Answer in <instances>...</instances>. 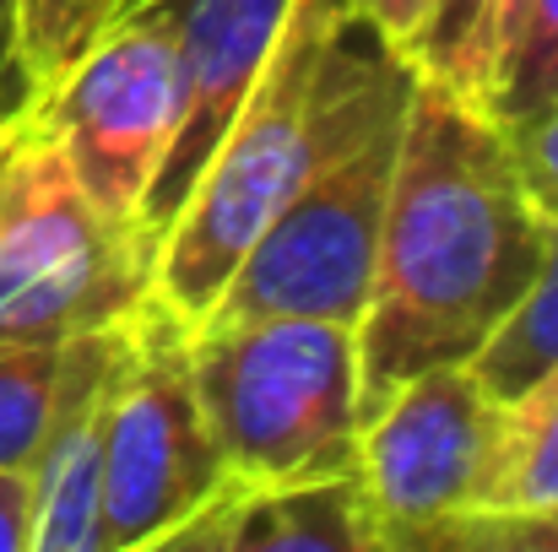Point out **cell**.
Listing matches in <instances>:
<instances>
[{"label": "cell", "instance_id": "obj_5", "mask_svg": "<svg viewBox=\"0 0 558 552\" xmlns=\"http://www.w3.org/2000/svg\"><path fill=\"white\" fill-rule=\"evenodd\" d=\"M222 455L190 384V326L147 287L120 315L104 439H98V552L158 548L222 488Z\"/></svg>", "mask_w": 558, "mask_h": 552}, {"label": "cell", "instance_id": "obj_17", "mask_svg": "<svg viewBox=\"0 0 558 552\" xmlns=\"http://www.w3.org/2000/svg\"><path fill=\"white\" fill-rule=\"evenodd\" d=\"M499 131H505L510 158H515L526 200L537 206V217L548 228H558V98H548L543 109H532V114H521Z\"/></svg>", "mask_w": 558, "mask_h": 552}, {"label": "cell", "instance_id": "obj_9", "mask_svg": "<svg viewBox=\"0 0 558 552\" xmlns=\"http://www.w3.org/2000/svg\"><path fill=\"white\" fill-rule=\"evenodd\" d=\"M293 0H169L174 38H180V125L174 147L158 169L147 195L142 228L158 244L163 222L180 211L185 189L206 169L222 125L233 120L239 98L250 93L255 71L271 54V38L282 27Z\"/></svg>", "mask_w": 558, "mask_h": 552}, {"label": "cell", "instance_id": "obj_4", "mask_svg": "<svg viewBox=\"0 0 558 552\" xmlns=\"http://www.w3.org/2000/svg\"><path fill=\"white\" fill-rule=\"evenodd\" d=\"M153 287V249L109 222L33 103L0 114V342H71Z\"/></svg>", "mask_w": 558, "mask_h": 552}, {"label": "cell", "instance_id": "obj_22", "mask_svg": "<svg viewBox=\"0 0 558 552\" xmlns=\"http://www.w3.org/2000/svg\"><path fill=\"white\" fill-rule=\"evenodd\" d=\"M114 5H125V0H114Z\"/></svg>", "mask_w": 558, "mask_h": 552}, {"label": "cell", "instance_id": "obj_15", "mask_svg": "<svg viewBox=\"0 0 558 552\" xmlns=\"http://www.w3.org/2000/svg\"><path fill=\"white\" fill-rule=\"evenodd\" d=\"M548 98H558V0H532L510 49L494 65L483 114L494 125H510V120L543 109Z\"/></svg>", "mask_w": 558, "mask_h": 552}, {"label": "cell", "instance_id": "obj_8", "mask_svg": "<svg viewBox=\"0 0 558 552\" xmlns=\"http://www.w3.org/2000/svg\"><path fill=\"white\" fill-rule=\"evenodd\" d=\"M494 395L466 364L417 368L359 417V510L369 552H439L472 510Z\"/></svg>", "mask_w": 558, "mask_h": 552}, {"label": "cell", "instance_id": "obj_12", "mask_svg": "<svg viewBox=\"0 0 558 552\" xmlns=\"http://www.w3.org/2000/svg\"><path fill=\"white\" fill-rule=\"evenodd\" d=\"M158 548L185 552H369L359 482L310 477V482H233L180 520Z\"/></svg>", "mask_w": 558, "mask_h": 552}, {"label": "cell", "instance_id": "obj_3", "mask_svg": "<svg viewBox=\"0 0 558 552\" xmlns=\"http://www.w3.org/2000/svg\"><path fill=\"white\" fill-rule=\"evenodd\" d=\"M190 384L233 482L353 477L359 336L348 320H206L190 331Z\"/></svg>", "mask_w": 558, "mask_h": 552}, {"label": "cell", "instance_id": "obj_1", "mask_svg": "<svg viewBox=\"0 0 558 552\" xmlns=\"http://www.w3.org/2000/svg\"><path fill=\"white\" fill-rule=\"evenodd\" d=\"M548 222L505 131L417 76L379 222L359 336V417L417 368L466 364L532 282Z\"/></svg>", "mask_w": 558, "mask_h": 552}, {"label": "cell", "instance_id": "obj_6", "mask_svg": "<svg viewBox=\"0 0 558 552\" xmlns=\"http://www.w3.org/2000/svg\"><path fill=\"white\" fill-rule=\"evenodd\" d=\"M54 131L87 200L147 249V195L180 125V38L169 0H125L87 49L27 98Z\"/></svg>", "mask_w": 558, "mask_h": 552}, {"label": "cell", "instance_id": "obj_19", "mask_svg": "<svg viewBox=\"0 0 558 552\" xmlns=\"http://www.w3.org/2000/svg\"><path fill=\"white\" fill-rule=\"evenodd\" d=\"M359 16H369L379 27V38L390 49H401L412 60V44H417V22H423V0H348Z\"/></svg>", "mask_w": 558, "mask_h": 552}, {"label": "cell", "instance_id": "obj_18", "mask_svg": "<svg viewBox=\"0 0 558 552\" xmlns=\"http://www.w3.org/2000/svg\"><path fill=\"white\" fill-rule=\"evenodd\" d=\"M33 542V477L27 466H0V552H27Z\"/></svg>", "mask_w": 558, "mask_h": 552}, {"label": "cell", "instance_id": "obj_20", "mask_svg": "<svg viewBox=\"0 0 558 552\" xmlns=\"http://www.w3.org/2000/svg\"><path fill=\"white\" fill-rule=\"evenodd\" d=\"M22 103H27V82L16 60V0H0V109H22Z\"/></svg>", "mask_w": 558, "mask_h": 552}, {"label": "cell", "instance_id": "obj_16", "mask_svg": "<svg viewBox=\"0 0 558 552\" xmlns=\"http://www.w3.org/2000/svg\"><path fill=\"white\" fill-rule=\"evenodd\" d=\"M109 16L114 0H16V60H22L27 98L49 87Z\"/></svg>", "mask_w": 558, "mask_h": 552}, {"label": "cell", "instance_id": "obj_2", "mask_svg": "<svg viewBox=\"0 0 558 552\" xmlns=\"http://www.w3.org/2000/svg\"><path fill=\"white\" fill-rule=\"evenodd\" d=\"M412 87L417 65L348 0H293L266 65L153 244V298L195 331L304 174L342 136L407 103Z\"/></svg>", "mask_w": 558, "mask_h": 552}, {"label": "cell", "instance_id": "obj_14", "mask_svg": "<svg viewBox=\"0 0 558 552\" xmlns=\"http://www.w3.org/2000/svg\"><path fill=\"white\" fill-rule=\"evenodd\" d=\"M412 65L423 82L483 109L494 82V0H423Z\"/></svg>", "mask_w": 558, "mask_h": 552}, {"label": "cell", "instance_id": "obj_11", "mask_svg": "<svg viewBox=\"0 0 558 552\" xmlns=\"http://www.w3.org/2000/svg\"><path fill=\"white\" fill-rule=\"evenodd\" d=\"M558 515V368L494 406L488 461L472 510L445 531L439 552H521Z\"/></svg>", "mask_w": 558, "mask_h": 552}, {"label": "cell", "instance_id": "obj_13", "mask_svg": "<svg viewBox=\"0 0 558 552\" xmlns=\"http://www.w3.org/2000/svg\"><path fill=\"white\" fill-rule=\"evenodd\" d=\"M466 368L477 373V384L494 401L532 390L543 373L558 368V228H548V244H543L532 282L505 309V320L483 336V347L466 358Z\"/></svg>", "mask_w": 558, "mask_h": 552}, {"label": "cell", "instance_id": "obj_21", "mask_svg": "<svg viewBox=\"0 0 558 552\" xmlns=\"http://www.w3.org/2000/svg\"><path fill=\"white\" fill-rule=\"evenodd\" d=\"M0 114H11V109H0Z\"/></svg>", "mask_w": 558, "mask_h": 552}, {"label": "cell", "instance_id": "obj_7", "mask_svg": "<svg viewBox=\"0 0 558 552\" xmlns=\"http://www.w3.org/2000/svg\"><path fill=\"white\" fill-rule=\"evenodd\" d=\"M407 103L342 136L304 174V184L282 200V211L260 228L250 255L233 266L222 293L201 315V326L244 320V315H320V320L359 326L374 282L379 222H385Z\"/></svg>", "mask_w": 558, "mask_h": 552}, {"label": "cell", "instance_id": "obj_10", "mask_svg": "<svg viewBox=\"0 0 558 552\" xmlns=\"http://www.w3.org/2000/svg\"><path fill=\"white\" fill-rule=\"evenodd\" d=\"M114 331L120 320L65 342L60 395L27 461V477H33L27 552H98V439H104V390H109Z\"/></svg>", "mask_w": 558, "mask_h": 552}]
</instances>
